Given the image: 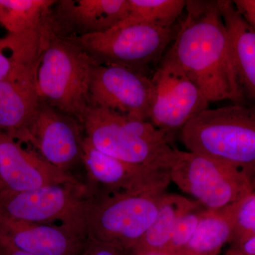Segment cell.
<instances>
[{"label": "cell", "mask_w": 255, "mask_h": 255, "mask_svg": "<svg viewBox=\"0 0 255 255\" xmlns=\"http://www.w3.org/2000/svg\"><path fill=\"white\" fill-rule=\"evenodd\" d=\"M179 22L172 26L139 24L92 34L81 35L75 43L94 61L131 69L146 75L151 65H158L175 38Z\"/></svg>", "instance_id": "6"}, {"label": "cell", "mask_w": 255, "mask_h": 255, "mask_svg": "<svg viewBox=\"0 0 255 255\" xmlns=\"http://www.w3.org/2000/svg\"><path fill=\"white\" fill-rule=\"evenodd\" d=\"M152 84L148 122L171 139L198 114L209 109L199 87L167 53L150 77Z\"/></svg>", "instance_id": "9"}, {"label": "cell", "mask_w": 255, "mask_h": 255, "mask_svg": "<svg viewBox=\"0 0 255 255\" xmlns=\"http://www.w3.org/2000/svg\"><path fill=\"white\" fill-rule=\"evenodd\" d=\"M82 161L86 168L87 189H97V195L108 193L166 192L171 182L169 171L128 163L99 150L85 137Z\"/></svg>", "instance_id": "12"}, {"label": "cell", "mask_w": 255, "mask_h": 255, "mask_svg": "<svg viewBox=\"0 0 255 255\" xmlns=\"http://www.w3.org/2000/svg\"><path fill=\"white\" fill-rule=\"evenodd\" d=\"M14 138L31 142L41 157L64 172L82 160L84 139L78 124L42 101L27 127Z\"/></svg>", "instance_id": "11"}, {"label": "cell", "mask_w": 255, "mask_h": 255, "mask_svg": "<svg viewBox=\"0 0 255 255\" xmlns=\"http://www.w3.org/2000/svg\"><path fill=\"white\" fill-rule=\"evenodd\" d=\"M201 206L179 194L166 193L157 217L130 255H140L162 251L168 243L178 222L184 214Z\"/></svg>", "instance_id": "19"}, {"label": "cell", "mask_w": 255, "mask_h": 255, "mask_svg": "<svg viewBox=\"0 0 255 255\" xmlns=\"http://www.w3.org/2000/svg\"><path fill=\"white\" fill-rule=\"evenodd\" d=\"M254 190L255 191V184H254Z\"/></svg>", "instance_id": "30"}, {"label": "cell", "mask_w": 255, "mask_h": 255, "mask_svg": "<svg viewBox=\"0 0 255 255\" xmlns=\"http://www.w3.org/2000/svg\"><path fill=\"white\" fill-rule=\"evenodd\" d=\"M232 249L237 251L239 255H255V237L248 240L238 248Z\"/></svg>", "instance_id": "27"}, {"label": "cell", "mask_w": 255, "mask_h": 255, "mask_svg": "<svg viewBox=\"0 0 255 255\" xmlns=\"http://www.w3.org/2000/svg\"><path fill=\"white\" fill-rule=\"evenodd\" d=\"M231 43L236 78L245 102L255 106V30L230 0H218Z\"/></svg>", "instance_id": "16"}, {"label": "cell", "mask_w": 255, "mask_h": 255, "mask_svg": "<svg viewBox=\"0 0 255 255\" xmlns=\"http://www.w3.org/2000/svg\"><path fill=\"white\" fill-rule=\"evenodd\" d=\"M255 183V181L254 183H253V187H254Z\"/></svg>", "instance_id": "31"}, {"label": "cell", "mask_w": 255, "mask_h": 255, "mask_svg": "<svg viewBox=\"0 0 255 255\" xmlns=\"http://www.w3.org/2000/svg\"><path fill=\"white\" fill-rule=\"evenodd\" d=\"M0 238L34 255H82L86 232L63 225L26 222L0 208Z\"/></svg>", "instance_id": "15"}, {"label": "cell", "mask_w": 255, "mask_h": 255, "mask_svg": "<svg viewBox=\"0 0 255 255\" xmlns=\"http://www.w3.org/2000/svg\"><path fill=\"white\" fill-rule=\"evenodd\" d=\"M169 177L181 190L210 210L226 207L254 190L251 179L237 167L178 149L169 169Z\"/></svg>", "instance_id": "7"}, {"label": "cell", "mask_w": 255, "mask_h": 255, "mask_svg": "<svg viewBox=\"0 0 255 255\" xmlns=\"http://www.w3.org/2000/svg\"><path fill=\"white\" fill-rule=\"evenodd\" d=\"M0 255H34L19 249L9 241L0 238Z\"/></svg>", "instance_id": "26"}, {"label": "cell", "mask_w": 255, "mask_h": 255, "mask_svg": "<svg viewBox=\"0 0 255 255\" xmlns=\"http://www.w3.org/2000/svg\"><path fill=\"white\" fill-rule=\"evenodd\" d=\"M90 196L87 187L78 182L53 184L23 192L0 191V208L20 221L57 223L86 232L85 213Z\"/></svg>", "instance_id": "8"}, {"label": "cell", "mask_w": 255, "mask_h": 255, "mask_svg": "<svg viewBox=\"0 0 255 255\" xmlns=\"http://www.w3.org/2000/svg\"><path fill=\"white\" fill-rule=\"evenodd\" d=\"M74 182L78 181L68 172L25 150L16 138L0 131V191L23 192Z\"/></svg>", "instance_id": "13"}, {"label": "cell", "mask_w": 255, "mask_h": 255, "mask_svg": "<svg viewBox=\"0 0 255 255\" xmlns=\"http://www.w3.org/2000/svg\"><path fill=\"white\" fill-rule=\"evenodd\" d=\"M255 237V191H252L238 203L235 216L230 248H237Z\"/></svg>", "instance_id": "22"}, {"label": "cell", "mask_w": 255, "mask_h": 255, "mask_svg": "<svg viewBox=\"0 0 255 255\" xmlns=\"http://www.w3.org/2000/svg\"><path fill=\"white\" fill-rule=\"evenodd\" d=\"M165 194L122 191L90 196L85 213L87 236L122 253H130L155 221Z\"/></svg>", "instance_id": "5"}, {"label": "cell", "mask_w": 255, "mask_h": 255, "mask_svg": "<svg viewBox=\"0 0 255 255\" xmlns=\"http://www.w3.org/2000/svg\"><path fill=\"white\" fill-rule=\"evenodd\" d=\"M95 62L73 40L48 38L37 72L42 102L82 122L92 104L90 76Z\"/></svg>", "instance_id": "4"}, {"label": "cell", "mask_w": 255, "mask_h": 255, "mask_svg": "<svg viewBox=\"0 0 255 255\" xmlns=\"http://www.w3.org/2000/svg\"><path fill=\"white\" fill-rule=\"evenodd\" d=\"M43 48L16 62L0 82V131L12 137L27 127L41 105L37 72Z\"/></svg>", "instance_id": "14"}, {"label": "cell", "mask_w": 255, "mask_h": 255, "mask_svg": "<svg viewBox=\"0 0 255 255\" xmlns=\"http://www.w3.org/2000/svg\"><path fill=\"white\" fill-rule=\"evenodd\" d=\"M86 138L99 150L128 162L169 171L176 150L170 138L148 121L92 105L83 120Z\"/></svg>", "instance_id": "3"}, {"label": "cell", "mask_w": 255, "mask_h": 255, "mask_svg": "<svg viewBox=\"0 0 255 255\" xmlns=\"http://www.w3.org/2000/svg\"><path fill=\"white\" fill-rule=\"evenodd\" d=\"M188 151L219 159L255 181V106L233 104L198 114L180 131Z\"/></svg>", "instance_id": "2"}, {"label": "cell", "mask_w": 255, "mask_h": 255, "mask_svg": "<svg viewBox=\"0 0 255 255\" xmlns=\"http://www.w3.org/2000/svg\"><path fill=\"white\" fill-rule=\"evenodd\" d=\"M239 255V254H238L237 251H235L234 249H232V248H229L227 252H226V255Z\"/></svg>", "instance_id": "29"}, {"label": "cell", "mask_w": 255, "mask_h": 255, "mask_svg": "<svg viewBox=\"0 0 255 255\" xmlns=\"http://www.w3.org/2000/svg\"><path fill=\"white\" fill-rule=\"evenodd\" d=\"M128 8V0H63L58 14L70 27L86 35L108 31L127 17Z\"/></svg>", "instance_id": "17"}, {"label": "cell", "mask_w": 255, "mask_h": 255, "mask_svg": "<svg viewBox=\"0 0 255 255\" xmlns=\"http://www.w3.org/2000/svg\"><path fill=\"white\" fill-rule=\"evenodd\" d=\"M52 0H0V23L11 34L20 35L43 29V20Z\"/></svg>", "instance_id": "20"}, {"label": "cell", "mask_w": 255, "mask_h": 255, "mask_svg": "<svg viewBox=\"0 0 255 255\" xmlns=\"http://www.w3.org/2000/svg\"><path fill=\"white\" fill-rule=\"evenodd\" d=\"M122 254L120 251L110 245L88 238L82 255H122Z\"/></svg>", "instance_id": "24"}, {"label": "cell", "mask_w": 255, "mask_h": 255, "mask_svg": "<svg viewBox=\"0 0 255 255\" xmlns=\"http://www.w3.org/2000/svg\"><path fill=\"white\" fill-rule=\"evenodd\" d=\"M127 17L112 28L139 24L172 26L177 24L185 9L184 0H128ZM111 29V28H110Z\"/></svg>", "instance_id": "21"}, {"label": "cell", "mask_w": 255, "mask_h": 255, "mask_svg": "<svg viewBox=\"0 0 255 255\" xmlns=\"http://www.w3.org/2000/svg\"><path fill=\"white\" fill-rule=\"evenodd\" d=\"M239 201L223 209H207L190 241L176 255H220L231 239Z\"/></svg>", "instance_id": "18"}, {"label": "cell", "mask_w": 255, "mask_h": 255, "mask_svg": "<svg viewBox=\"0 0 255 255\" xmlns=\"http://www.w3.org/2000/svg\"><path fill=\"white\" fill-rule=\"evenodd\" d=\"M140 255H168L162 252H152V253H145V254Z\"/></svg>", "instance_id": "28"}, {"label": "cell", "mask_w": 255, "mask_h": 255, "mask_svg": "<svg viewBox=\"0 0 255 255\" xmlns=\"http://www.w3.org/2000/svg\"><path fill=\"white\" fill-rule=\"evenodd\" d=\"M90 93L93 105L148 121L152 84L147 75L119 65L95 64Z\"/></svg>", "instance_id": "10"}, {"label": "cell", "mask_w": 255, "mask_h": 255, "mask_svg": "<svg viewBox=\"0 0 255 255\" xmlns=\"http://www.w3.org/2000/svg\"><path fill=\"white\" fill-rule=\"evenodd\" d=\"M166 51L211 102L244 105L219 1L189 0Z\"/></svg>", "instance_id": "1"}, {"label": "cell", "mask_w": 255, "mask_h": 255, "mask_svg": "<svg viewBox=\"0 0 255 255\" xmlns=\"http://www.w3.org/2000/svg\"><path fill=\"white\" fill-rule=\"evenodd\" d=\"M236 9L255 30V0H235Z\"/></svg>", "instance_id": "25"}, {"label": "cell", "mask_w": 255, "mask_h": 255, "mask_svg": "<svg viewBox=\"0 0 255 255\" xmlns=\"http://www.w3.org/2000/svg\"><path fill=\"white\" fill-rule=\"evenodd\" d=\"M207 209L202 205L191 210L181 218L168 243L161 251L168 255H176L184 248L194 236Z\"/></svg>", "instance_id": "23"}]
</instances>
